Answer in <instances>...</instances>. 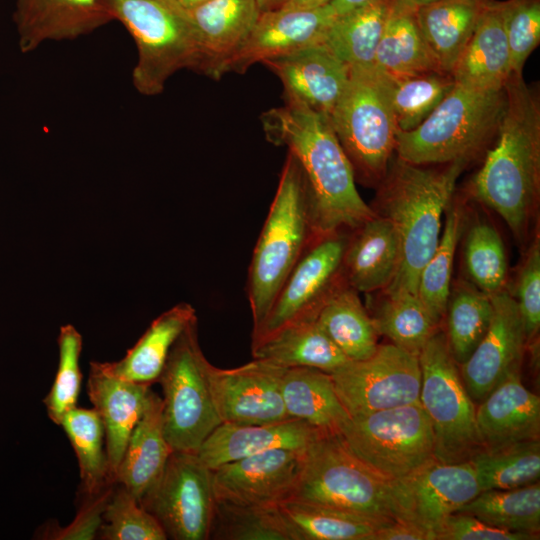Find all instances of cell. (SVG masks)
Here are the masks:
<instances>
[{"mask_svg":"<svg viewBox=\"0 0 540 540\" xmlns=\"http://www.w3.org/2000/svg\"><path fill=\"white\" fill-rule=\"evenodd\" d=\"M391 483L357 458L339 434L325 433L308 447L292 499L396 520Z\"/></svg>","mask_w":540,"mask_h":540,"instance_id":"obj_9","label":"cell"},{"mask_svg":"<svg viewBox=\"0 0 540 540\" xmlns=\"http://www.w3.org/2000/svg\"><path fill=\"white\" fill-rule=\"evenodd\" d=\"M260 11H266L276 8L282 0H257Z\"/></svg>","mask_w":540,"mask_h":540,"instance_id":"obj_57","label":"cell"},{"mask_svg":"<svg viewBox=\"0 0 540 540\" xmlns=\"http://www.w3.org/2000/svg\"><path fill=\"white\" fill-rule=\"evenodd\" d=\"M324 432L296 419L268 424L220 423L196 454L213 470L274 448L307 449Z\"/></svg>","mask_w":540,"mask_h":540,"instance_id":"obj_24","label":"cell"},{"mask_svg":"<svg viewBox=\"0 0 540 540\" xmlns=\"http://www.w3.org/2000/svg\"><path fill=\"white\" fill-rule=\"evenodd\" d=\"M450 74L460 86L479 90L503 88L511 74L505 1H487Z\"/></svg>","mask_w":540,"mask_h":540,"instance_id":"obj_26","label":"cell"},{"mask_svg":"<svg viewBox=\"0 0 540 540\" xmlns=\"http://www.w3.org/2000/svg\"><path fill=\"white\" fill-rule=\"evenodd\" d=\"M374 540H432V536L414 524L393 520L376 531Z\"/></svg>","mask_w":540,"mask_h":540,"instance_id":"obj_52","label":"cell"},{"mask_svg":"<svg viewBox=\"0 0 540 540\" xmlns=\"http://www.w3.org/2000/svg\"><path fill=\"white\" fill-rule=\"evenodd\" d=\"M281 394L290 419L303 421L324 433L339 434L351 418L335 391L331 375L320 369L286 368Z\"/></svg>","mask_w":540,"mask_h":540,"instance_id":"obj_31","label":"cell"},{"mask_svg":"<svg viewBox=\"0 0 540 540\" xmlns=\"http://www.w3.org/2000/svg\"><path fill=\"white\" fill-rule=\"evenodd\" d=\"M469 462L481 491L533 484L540 477V439L483 448Z\"/></svg>","mask_w":540,"mask_h":540,"instance_id":"obj_40","label":"cell"},{"mask_svg":"<svg viewBox=\"0 0 540 540\" xmlns=\"http://www.w3.org/2000/svg\"><path fill=\"white\" fill-rule=\"evenodd\" d=\"M150 393L149 385L120 379L104 372L97 361L90 363L87 394L104 426L108 472L114 483L128 439Z\"/></svg>","mask_w":540,"mask_h":540,"instance_id":"obj_23","label":"cell"},{"mask_svg":"<svg viewBox=\"0 0 540 540\" xmlns=\"http://www.w3.org/2000/svg\"><path fill=\"white\" fill-rule=\"evenodd\" d=\"M139 503L158 521L167 539L209 540L215 505L212 470L194 452L172 451Z\"/></svg>","mask_w":540,"mask_h":540,"instance_id":"obj_12","label":"cell"},{"mask_svg":"<svg viewBox=\"0 0 540 540\" xmlns=\"http://www.w3.org/2000/svg\"><path fill=\"white\" fill-rule=\"evenodd\" d=\"M463 210L454 196L446 209V218L439 243L423 267L417 295L439 325L445 317L451 291V279L457 244L462 232Z\"/></svg>","mask_w":540,"mask_h":540,"instance_id":"obj_43","label":"cell"},{"mask_svg":"<svg viewBox=\"0 0 540 540\" xmlns=\"http://www.w3.org/2000/svg\"><path fill=\"white\" fill-rule=\"evenodd\" d=\"M209 539L298 540L279 506L237 504L216 499Z\"/></svg>","mask_w":540,"mask_h":540,"instance_id":"obj_42","label":"cell"},{"mask_svg":"<svg viewBox=\"0 0 540 540\" xmlns=\"http://www.w3.org/2000/svg\"><path fill=\"white\" fill-rule=\"evenodd\" d=\"M253 359L283 368L310 367L332 373L350 360L321 329L316 319L288 324L251 343Z\"/></svg>","mask_w":540,"mask_h":540,"instance_id":"obj_30","label":"cell"},{"mask_svg":"<svg viewBox=\"0 0 540 540\" xmlns=\"http://www.w3.org/2000/svg\"><path fill=\"white\" fill-rule=\"evenodd\" d=\"M434 1H437V0H393L394 3L400 6L415 10V11L419 7L429 4L431 2H434Z\"/></svg>","mask_w":540,"mask_h":540,"instance_id":"obj_55","label":"cell"},{"mask_svg":"<svg viewBox=\"0 0 540 540\" xmlns=\"http://www.w3.org/2000/svg\"><path fill=\"white\" fill-rule=\"evenodd\" d=\"M101 540H166L158 521L121 484L115 483L97 537Z\"/></svg>","mask_w":540,"mask_h":540,"instance_id":"obj_47","label":"cell"},{"mask_svg":"<svg viewBox=\"0 0 540 540\" xmlns=\"http://www.w3.org/2000/svg\"><path fill=\"white\" fill-rule=\"evenodd\" d=\"M378 0H331L329 4L336 17Z\"/></svg>","mask_w":540,"mask_h":540,"instance_id":"obj_53","label":"cell"},{"mask_svg":"<svg viewBox=\"0 0 540 540\" xmlns=\"http://www.w3.org/2000/svg\"><path fill=\"white\" fill-rule=\"evenodd\" d=\"M329 118L356 181L377 187L392 160L399 131L385 75L374 65L349 68Z\"/></svg>","mask_w":540,"mask_h":540,"instance_id":"obj_6","label":"cell"},{"mask_svg":"<svg viewBox=\"0 0 540 540\" xmlns=\"http://www.w3.org/2000/svg\"><path fill=\"white\" fill-rule=\"evenodd\" d=\"M385 77L399 131L419 126L455 85L451 74L445 72Z\"/></svg>","mask_w":540,"mask_h":540,"instance_id":"obj_44","label":"cell"},{"mask_svg":"<svg viewBox=\"0 0 540 540\" xmlns=\"http://www.w3.org/2000/svg\"><path fill=\"white\" fill-rule=\"evenodd\" d=\"M490 296L493 313L488 330L467 361L459 366L465 389L475 404L507 378L520 373L526 346L515 298L505 289Z\"/></svg>","mask_w":540,"mask_h":540,"instance_id":"obj_17","label":"cell"},{"mask_svg":"<svg viewBox=\"0 0 540 540\" xmlns=\"http://www.w3.org/2000/svg\"><path fill=\"white\" fill-rule=\"evenodd\" d=\"M14 20L26 53L48 41L89 34L113 17L107 0H16Z\"/></svg>","mask_w":540,"mask_h":540,"instance_id":"obj_22","label":"cell"},{"mask_svg":"<svg viewBox=\"0 0 540 540\" xmlns=\"http://www.w3.org/2000/svg\"><path fill=\"white\" fill-rule=\"evenodd\" d=\"M310 198L302 167L288 151L248 268L252 333L262 325L285 280L315 238Z\"/></svg>","mask_w":540,"mask_h":540,"instance_id":"obj_4","label":"cell"},{"mask_svg":"<svg viewBox=\"0 0 540 540\" xmlns=\"http://www.w3.org/2000/svg\"><path fill=\"white\" fill-rule=\"evenodd\" d=\"M517 303L524 326L526 344L536 345L540 328V245L535 239L518 274Z\"/></svg>","mask_w":540,"mask_h":540,"instance_id":"obj_49","label":"cell"},{"mask_svg":"<svg viewBox=\"0 0 540 540\" xmlns=\"http://www.w3.org/2000/svg\"><path fill=\"white\" fill-rule=\"evenodd\" d=\"M115 483L107 485L96 495L85 497L74 520L65 527H47L42 538L52 540H91L97 537L105 508Z\"/></svg>","mask_w":540,"mask_h":540,"instance_id":"obj_50","label":"cell"},{"mask_svg":"<svg viewBox=\"0 0 540 540\" xmlns=\"http://www.w3.org/2000/svg\"><path fill=\"white\" fill-rule=\"evenodd\" d=\"M488 0H437L416 10L422 35L441 69L451 73Z\"/></svg>","mask_w":540,"mask_h":540,"instance_id":"obj_33","label":"cell"},{"mask_svg":"<svg viewBox=\"0 0 540 540\" xmlns=\"http://www.w3.org/2000/svg\"><path fill=\"white\" fill-rule=\"evenodd\" d=\"M60 426L75 452L85 497L99 493L112 484L105 450V431L98 412L75 407L65 414Z\"/></svg>","mask_w":540,"mask_h":540,"instance_id":"obj_41","label":"cell"},{"mask_svg":"<svg viewBox=\"0 0 540 540\" xmlns=\"http://www.w3.org/2000/svg\"><path fill=\"white\" fill-rule=\"evenodd\" d=\"M279 509L298 540H374L376 531L393 521L298 499Z\"/></svg>","mask_w":540,"mask_h":540,"instance_id":"obj_35","label":"cell"},{"mask_svg":"<svg viewBox=\"0 0 540 540\" xmlns=\"http://www.w3.org/2000/svg\"><path fill=\"white\" fill-rule=\"evenodd\" d=\"M505 31L511 73L522 74L540 43V0H505Z\"/></svg>","mask_w":540,"mask_h":540,"instance_id":"obj_48","label":"cell"},{"mask_svg":"<svg viewBox=\"0 0 540 540\" xmlns=\"http://www.w3.org/2000/svg\"><path fill=\"white\" fill-rule=\"evenodd\" d=\"M506 103L504 88L479 90L455 84L416 128L398 131L395 152L415 165H467L491 147Z\"/></svg>","mask_w":540,"mask_h":540,"instance_id":"obj_5","label":"cell"},{"mask_svg":"<svg viewBox=\"0 0 540 540\" xmlns=\"http://www.w3.org/2000/svg\"><path fill=\"white\" fill-rule=\"evenodd\" d=\"M339 436L357 458L390 481L435 457L433 429L419 401L351 417Z\"/></svg>","mask_w":540,"mask_h":540,"instance_id":"obj_11","label":"cell"},{"mask_svg":"<svg viewBox=\"0 0 540 540\" xmlns=\"http://www.w3.org/2000/svg\"><path fill=\"white\" fill-rule=\"evenodd\" d=\"M503 88L506 103L497 136L468 192L522 242L540 193V98L522 74L511 73Z\"/></svg>","mask_w":540,"mask_h":540,"instance_id":"obj_2","label":"cell"},{"mask_svg":"<svg viewBox=\"0 0 540 540\" xmlns=\"http://www.w3.org/2000/svg\"><path fill=\"white\" fill-rule=\"evenodd\" d=\"M421 387L419 402L434 434V456L446 464L469 461L484 447L475 403L463 384L459 366L439 329L419 355Z\"/></svg>","mask_w":540,"mask_h":540,"instance_id":"obj_8","label":"cell"},{"mask_svg":"<svg viewBox=\"0 0 540 540\" xmlns=\"http://www.w3.org/2000/svg\"><path fill=\"white\" fill-rule=\"evenodd\" d=\"M195 320V308L180 302L155 318L123 358L98 364L112 376L151 386L158 381L173 345Z\"/></svg>","mask_w":540,"mask_h":540,"instance_id":"obj_28","label":"cell"},{"mask_svg":"<svg viewBox=\"0 0 540 540\" xmlns=\"http://www.w3.org/2000/svg\"><path fill=\"white\" fill-rule=\"evenodd\" d=\"M491 296L470 282L459 281L450 291L445 313L449 350L458 366L473 353L492 318Z\"/></svg>","mask_w":540,"mask_h":540,"instance_id":"obj_39","label":"cell"},{"mask_svg":"<svg viewBox=\"0 0 540 540\" xmlns=\"http://www.w3.org/2000/svg\"><path fill=\"white\" fill-rule=\"evenodd\" d=\"M285 369L257 359L230 369L210 363L209 384L221 423L268 424L290 419L281 394Z\"/></svg>","mask_w":540,"mask_h":540,"instance_id":"obj_18","label":"cell"},{"mask_svg":"<svg viewBox=\"0 0 540 540\" xmlns=\"http://www.w3.org/2000/svg\"><path fill=\"white\" fill-rule=\"evenodd\" d=\"M539 536L502 530L469 514L455 512L444 519L434 540H535Z\"/></svg>","mask_w":540,"mask_h":540,"instance_id":"obj_51","label":"cell"},{"mask_svg":"<svg viewBox=\"0 0 540 540\" xmlns=\"http://www.w3.org/2000/svg\"><path fill=\"white\" fill-rule=\"evenodd\" d=\"M113 20L120 21L137 47L132 83L142 95L160 94L182 69L198 70L195 33L182 9L171 0H107Z\"/></svg>","mask_w":540,"mask_h":540,"instance_id":"obj_7","label":"cell"},{"mask_svg":"<svg viewBox=\"0 0 540 540\" xmlns=\"http://www.w3.org/2000/svg\"><path fill=\"white\" fill-rule=\"evenodd\" d=\"M331 0H282L276 8L314 9L330 3Z\"/></svg>","mask_w":540,"mask_h":540,"instance_id":"obj_54","label":"cell"},{"mask_svg":"<svg viewBox=\"0 0 540 540\" xmlns=\"http://www.w3.org/2000/svg\"><path fill=\"white\" fill-rule=\"evenodd\" d=\"M391 2L378 0L336 17L322 44L349 68L374 65Z\"/></svg>","mask_w":540,"mask_h":540,"instance_id":"obj_37","label":"cell"},{"mask_svg":"<svg viewBox=\"0 0 540 540\" xmlns=\"http://www.w3.org/2000/svg\"><path fill=\"white\" fill-rule=\"evenodd\" d=\"M180 8L197 40V71L213 79L222 77L224 64L247 38L261 13L257 0H208L189 9Z\"/></svg>","mask_w":540,"mask_h":540,"instance_id":"obj_20","label":"cell"},{"mask_svg":"<svg viewBox=\"0 0 540 540\" xmlns=\"http://www.w3.org/2000/svg\"><path fill=\"white\" fill-rule=\"evenodd\" d=\"M476 422L485 448L539 440L540 398L512 375L478 404Z\"/></svg>","mask_w":540,"mask_h":540,"instance_id":"obj_27","label":"cell"},{"mask_svg":"<svg viewBox=\"0 0 540 540\" xmlns=\"http://www.w3.org/2000/svg\"><path fill=\"white\" fill-rule=\"evenodd\" d=\"M316 321L349 360L366 359L379 345L378 333L359 292L347 283L326 300Z\"/></svg>","mask_w":540,"mask_h":540,"instance_id":"obj_34","label":"cell"},{"mask_svg":"<svg viewBox=\"0 0 540 540\" xmlns=\"http://www.w3.org/2000/svg\"><path fill=\"white\" fill-rule=\"evenodd\" d=\"M400 241L392 222L377 213L349 232L343 255V275L359 293L384 290L400 263Z\"/></svg>","mask_w":540,"mask_h":540,"instance_id":"obj_25","label":"cell"},{"mask_svg":"<svg viewBox=\"0 0 540 540\" xmlns=\"http://www.w3.org/2000/svg\"><path fill=\"white\" fill-rule=\"evenodd\" d=\"M370 296L366 308L378 335L414 356L420 355L430 337L438 330L426 307L416 294Z\"/></svg>","mask_w":540,"mask_h":540,"instance_id":"obj_36","label":"cell"},{"mask_svg":"<svg viewBox=\"0 0 540 540\" xmlns=\"http://www.w3.org/2000/svg\"><path fill=\"white\" fill-rule=\"evenodd\" d=\"M263 64L281 80L285 102L304 104L328 116L349 77V67L323 44Z\"/></svg>","mask_w":540,"mask_h":540,"instance_id":"obj_21","label":"cell"},{"mask_svg":"<svg viewBox=\"0 0 540 540\" xmlns=\"http://www.w3.org/2000/svg\"><path fill=\"white\" fill-rule=\"evenodd\" d=\"M57 341L58 367L43 403L49 419L60 426L65 414L77 407L82 381L79 360L83 341L82 335L71 324L60 327Z\"/></svg>","mask_w":540,"mask_h":540,"instance_id":"obj_46","label":"cell"},{"mask_svg":"<svg viewBox=\"0 0 540 540\" xmlns=\"http://www.w3.org/2000/svg\"><path fill=\"white\" fill-rule=\"evenodd\" d=\"M335 18L329 4L314 9L262 11L247 38L224 64L222 76L228 72L245 73L256 63L322 44Z\"/></svg>","mask_w":540,"mask_h":540,"instance_id":"obj_19","label":"cell"},{"mask_svg":"<svg viewBox=\"0 0 540 540\" xmlns=\"http://www.w3.org/2000/svg\"><path fill=\"white\" fill-rule=\"evenodd\" d=\"M465 266L471 283L488 295L502 291L508 273L505 247L499 232L486 222L469 229L464 249Z\"/></svg>","mask_w":540,"mask_h":540,"instance_id":"obj_45","label":"cell"},{"mask_svg":"<svg viewBox=\"0 0 540 540\" xmlns=\"http://www.w3.org/2000/svg\"><path fill=\"white\" fill-rule=\"evenodd\" d=\"M171 1L182 8L189 9V8L198 6L208 0H171Z\"/></svg>","mask_w":540,"mask_h":540,"instance_id":"obj_56","label":"cell"},{"mask_svg":"<svg viewBox=\"0 0 540 540\" xmlns=\"http://www.w3.org/2000/svg\"><path fill=\"white\" fill-rule=\"evenodd\" d=\"M456 512L469 514L502 530L539 536V481L513 489L481 491Z\"/></svg>","mask_w":540,"mask_h":540,"instance_id":"obj_38","label":"cell"},{"mask_svg":"<svg viewBox=\"0 0 540 540\" xmlns=\"http://www.w3.org/2000/svg\"><path fill=\"white\" fill-rule=\"evenodd\" d=\"M330 375L350 417L419 401V357L391 343L379 344L370 357L350 360Z\"/></svg>","mask_w":540,"mask_h":540,"instance_id":"obj_14","label":"cell"},{"mask_svg":"<svg viewBox=\"0 0 540 540\" xmlns=\"http://www.w3.org/2000/svg\"><path fill=\"white\" fill-rule=\"evenodd\" d=\"M261 121L268 141L286 146L302 167L315 237L351 231L375 214L357 190L352 165L328 115L285 102L264 112Z\"/></svg>","mask_w":540,"mask_h":540,"instance_id":"obj_1","label":"cell"},{"mask_svg":"<svg viewBox=\"0 0 540 540\" xmlns=\"http://www.w3.org/2000/svg\"><path fill=\"white\" fill-rule=\"evenodd\" d=\"M307 449L274 448L213 469L215 499L257 506H279L292 499Z\"/></svg>","mask_w":540,"mask_h":540,"instance_id":"obj_16","label":"cell"},{"mask_svg":"<svg viewBox=\"0 0 540 540\" xmlns=\"http://www.w3.org/2000/svg\"><path fill=\"white\" fill-rule=\"evenodd\" d=\"M480 492L469 461L446 464L435 457L391 483L396 520L424 529L432 540L444 519Z\"/></svg>","mask_w":540,"mask_h":540,"instance_id":"obj_15","label":"cell"},{"mask_svg":"<svg viewBox=\"0 0 540 540\" xmlns=\"http://www.w3.org/2000/svg\"><path fill=\"white\" fill-rule=\"evenodd\" d=\"M349 230L315 237L279 290L265 320L252 333V342L299 321L316 319L331 294L347 283L343 255Z\"/></svg>","mask_w":540,"mask_h":540,"instance_id":"obj_13","label":"cell"},{"mask_svg":"<svg viewBox=\"0 0 540 540\" xmlns=\"http://www.w3.org/2000/svg\"><path fill=\"white\" fill-rule=\"evenodd\" d=\"M374 67L392 78L444 72L422 35L415 10L392 0L376 49Z\"/></svg>","mask_w":540,"mask_h":540,"instance_id":"obj_32","label":"cell"},{"mask_svg":"<svg viewBox=\"0 0 540 540\" xmlns=\"http://www.w3.org/2000/svg\"><path fill=\"white\" fill-rule=\"evenodd\" d=\"M466 166L461 161L423 166L391 160L371 207L394 225L401 254L395 277L381 292L417 295L419 275L439 243L442 216Z\"/></svg>","mask_w":540,"mask_h":540,"instance_id":"obj_3","label":"cell"},{"mask_svg":"<svg viewBox=\"0 0 540 540\" xmlns=\"http://www.w3.org/2000/svg\"><path fill=\"white\" fill-rule=\"evenodd\" d=\"M210 362L198 337V320L173 345L158 383L165 438L173 451L194 452L221 423L209 384Z\"/></svg>","mask_w":540,"mask_h":540,"instance_id":"obj_10","label":"cell"},{"mask_svg":"<svg viewBox=\"0 0 540 540\" xmlns=\"http://www.w3.org/2000/svg\"><path fill=\"white\" fill-rule=\"evenodd\" d=\"M162 408V398L151 390L117 470L115 483L123 485L138 501L160 476L173 451L165 438Z\"/></svg>","mask_w":540,"mask_h":540,"instance_id":"obj_29","label":"cell"}]
</instances>
